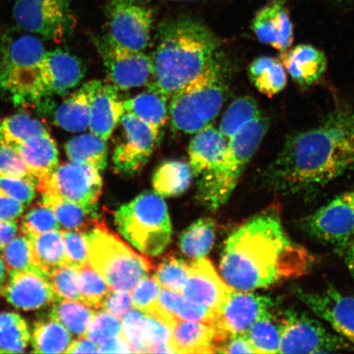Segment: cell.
I'll use <instances>...</instances> for the list:
<instances>
[{
    "label": "cell",
    "mask_w": 354,
    "mask_h": 354,
    "mask_svg": "<svg viewBox=\"0 0 354 354\" xmlns=\"http://www.w3.org/2000/svg\"><path fill=\"white\" fill-rule=\"evenodd\" d=\"M354 171V109L342 107L315 127L292 133L265 171L268 187L284 196L318 192Z\"/></svg>",
    "instance_id": "6da1fadb"
},
{
    "label": "cell",
    "mask_w": 354,
    "mask_h": 354,
    "mask_svg": "<svg viewBox=\"0 0 354 354\" xmlns=\"http://www.w3.org/2000/svg\"><path fill=\"white\" fill-rule=\"evenodd\" d=\"M315 259L292 240L276 212L254 216L229 236L221 272L234 290L252 291L306 275Z\"/></svg>",
    "instance_id": "7a4b0ae2"
},
{
    "label": "cell",
    "mask_w": 354,
    "mask_h": 354,
    "mask_svg": "<svg viewBox=\"0 0 354 354\" xmlns=\"http://www.w3.org/2000/svg\"><path fill=\"white\" fill-rule=\"evenodd\" d=\"M219 46L218 38L209 26L192 17L162 22L151 57L153 75L149 90L170 99L206 69L218 55Z\"/></svg>",
    "instance_id": "3957f363"
},
{
    "label": "cell",
    "mask_w": 354,
    "mask_h": 354,
    "mask_svg": "<svg viewBox=\"0 0 354 354\" xmlns=\"http://www.w3.org/2000/svg\"><path fill=\"white\" fill-rule=\"evenodd\" d=\"M228 88V71L216 55L198 77L171 97L169 118L174 130L196 134L218 117Z\"/></svg>",
    "instance_id": "277c9868"
},
{
    "label": "cell",
    "mask_w": 354,
    "mask_h": 354,
    "mask_svg": "<svg viewBox=\"0 0 354 354\" xmlns=\"http://www.w3.org/2000/svg\"><path fill=\"white\" fill-rule=\"evenodd\" d=\"M268 129V119L262 114L228 140L223 157L199 180L198 196L203 205L214 210L227 201Z\"/></svg>",
    "instance_id": "5b68a950"
},
{
    "label": "cell",
    "mask_w": 354,
    "mask_h": 354,
    "mask_svg": "<svg viewBox=\"0 0 354 354\" xmlns=\"http://www.w3.org/2000/svg\"><path fill=\"white\" fill-rule=\"evenodd\" d=\"M88 261L111 290L131 291L153 266L99 223L87 232Z\"/></svg>",
    "instance_id": "8992f818"
},
{
    "label": "cell",
    "mask_w": 354,
    "mask_h": 354,
    "mask_svg": "<svg viewBox=\"0 0 354 354\" xmlns=\"http://www.w3.org/2000/svg\"><path fill=\"white\" fill-rule=\"evenodd\" d=\"M115 223L123 237L144 254H160L169 245L170 216L166 203L157 193L141 194L122 205Z\"/></svg>",
    "instance_id": "52a82bcc"
},
{
    "label": "cell",
    "mask_w": 354,
    "mask_h": 354,
    "mask_svg": "<svg viewBox=\"0 0 354 354\" xmlns=\"http://www.w3.org/2000/svg\"><path fill=\"white\" fill-rule=\"evenodd\" d=\"M46 50L32 35L4 39L0 47V87L13 99L29 100Z\"/></svg>",
    "instance_id": "ba28073f"
},
{
    "label": "cell",
    "mask_w": 354,
    "mask_h": 354,
    "mask_svg": "<svg viewBox=\"0 0 354 354\" xmlns=\"http://www.w3.org/2000/svg\"><path fill=\"white\" fill-rule=\"evenodd\" d=\"M281 326L280 353H324L347 351L351 347L342 336L304 312L287 309Z\"/></svg>",
    "instance_id": "9c48e42d"
},
{
    "label": "cell",
    "mask_w": 354,
    "mask_h": 354,
    "mask_svg": "<svg viewBox=\"0 0 354 354\" xmlns=\"http://www.w3.org/2000/svg\"><path fill=\"white\" fill-rule=\"evenodd\" d=\"M102 189L100 171L71 161L57 165L50 175L37 181L42 196L59 197L88 209L96 207Z\"/></svg>",
    "instance_id": "30bf717a"
},
{
    "label": "cell",
    "mask_w": 354,
    "mask_h": 354,
    "mask_svg": "<svg viewBox=\"0 0 354 354\" xmlns=\"http://www.w3.org/2000/svg\"><path fill=\"white\" fill-rule=\"evenodd\" d=\"M108 32L119 46L137 52L148 48L154 21L151 8L140 0H112L106 6Z\"/></svg>",
    "instance_id": "8fae6325"
},
{
    "label": "cell",
    "mask_w": 354,
    "mask_h": 354,
    "mask_svg": "<svg viewBox=\"0 0 354 354\" xmlns=\"http://www.w3.org/2000/svg\"><path fill=\"white\" fill-rule=\"evenodd\" d=\"M71 0H15L12 13L21 30L59 43L72 30Z\"/></svg>",
    "instance_id": "7c38bea8"
},
{
    "label": "cell",
    "mask_w": 354,
    "mask_h": 354,
    "mask_svg": "<svg viewBox=\"0 0 354 354\" xmlns=\"http://www.w3.org/2000/svg\"><path fill=\"white\" fill-rule=\"evenodd\" d=\"M309 236L343 249L354 238V190L335 197L304 220Z\"/></svg>",
    "instance_id": "4fadbf2b"
},
{
    "label": "cell",
    "mask_w": 354,
    "mask_h": 354,
    "mask_svg": "<svg viewBox=\"0 0 354 354\" xmlns=\"http://www.w3.org/2000/svg\"><path fill=\"white\" fill-rule=\"evenodd\" d=\"M95 44L110 81L118 90L148 85L153 75L151 57L119 46L104 35L96 38Z\"/></svg>",
    "instance_id": "5bb4252c"
},
{
    "label": "cell",
    "mask_w": 354,
    "mask_h": 354,
    "mask_svg": "<svg viewBox=\"0 0 354 354\" xmlns=\"http://www.w3.org/2000/svg\"><path fill=\"white\" fill-rule=\"evenodd\" d=\"M274 306L268 296L233 290L212 325L218 332L219 343L231 336L246 334L256 322L272 313Z\"/></svg>",
    "instance_id": "9a60e30c"
},
{
    "label": "cell",
    "mask_w": 354,
    "mask_h": 354,
    "mask_svg": "<svg viewBox=\"0 0 354 354\" xmlns=\"http://www.w3.org/2000/svg\"><path fill=\"white\" fill-rule=\"evenodd\" d=\"M293 293L314 315L328 323L336 334L354 344V297L335 288L308 291L294 287Z\"/></svg>",
    "instance_id": "2e32d148"
},
{
    "label": "cell",
    "mask_w": 354,
    "mask_h": 354,
    "mask_svg": "<svg viewBox=\"0 0 354 354\" xmlns=\"http://www.w3.org/2000/svg\"><path fill=\"white\" fill-rule=\"evenodd\" d=\"M123 137L114 149V169L123 175H134L142 170L159 141L148 125L131 114L121 118Z\"/></svg>",
    "instance_id": "e0dca14e"
},
{
    "label": "cell",
    "mask_w": 354,
    "mask_h": 354,
    "mask_svg": "<svg viewBox=\"0 0 354 354\" xmlns=\"http://www.w3.org/2000/svg\"><path fill=\"white\" fill-rule=\"evenodd\" d=\"M83 76L82 64L76 57L62 50L46 51L29 100L65 95L81 82Z\"/></svg>",
    "instance_id": "ac0fdd59"
},
{
    "label": "cell",
    "mask_w": 354,
    "mask_h": 354,
    "mask_svg": "<svg viewBox=\"0 0 354 354\" xmlns=\"http://www.w3.org/2000/svg\"><path fill=\"white\" fill-rule=\"evenodd\" d=\"M233 290L219 277L210 261L201 258L189 264V277L181 294L216 315Z\"/></svg>",
    "instance_id": "d6986e66"
},
{
    "label": "cell",
    "mask_w": 354,
    "mask_h": 354,
    "mask_svg": "<svg viewBox=\"0 0 354 354\" xmlns=\"http://www.w3.org/2000/svg\"><path fill=\"white\" fill-rule=\"evenodd\" d=\"M1 295L13 307L24 311L41 309L59 299L48 277L39 270L10 273Z\"/></svg>",
    "instance_id": "ffe728a7"
},
{
    "label": "cell",
    "mask_w": 354,
    "mask_h": 354,
    "mask_svg": "<svg viewBox=\"0 0 354 354\" xmlns=\"http://www.w3.org/2000/svg\"><path fill=\"white\" fill-rule=\"evenodd\" d=\"M251 28L261 43L284 53L294 41L292 24L286 0H272L256 13Z\"/></svg>",
    "instance_id": "44dd1931"
},
{
    "label": "cell",
    "mask_w": 354,
    "mask_h": 354,
    "mask_svg": "<svg viewBox=\"0 0 354 354\" xmlns=\"http://www.w3.org/2000/svg\"><path fill=\"white\" fill-rule=\"evenodd\" d=\"M125 113L118 88L113 84L100 82L91 104L88 130L106 141L110 139Z\"/></svg>",
    "instance_id": "7402d4cb"
},
{
    "label": "cell",
    "mask_w": 354,
    "mask_h": 354,
    "mask_svg": "<svg viewBox=\"0 0 354 354\" xmlns=\"http://www.w3.org/2000/svg\"><path fill=\"white\" fill-rule=\"evenodd\" d=\"M281 62L290 77L301 87L312 86L321 81L327 66L324 53L310 44H299L282 53Z\"/></svg>",
    "instance_id": "603a6c76"
},
{
    "label": "cell",
    "mask_w": 354,
    "mask_h": 354,
    "mask_svg": "<svg viewBox=\"0 0 354 354\" xmlns=\"http://www.w3.org/2000/svg\"><path fill=\"white\" fill-rule=\"evenodd\" d=\"M227 145L228 140L214 126L196 133L188 150L193 175L202 176L214 168L223 157Z\"/></svg>",
    "instance_id": "cb8c5ba5"
},
{
    "label": "cell",
    "mask_w": 354,
    "mask_h": 354,
    "mask_svg": "<svg viewBox=\"0 0 354 354\" xmlns=\"http://www.w3.org/2000/svg\"><path fill=\"white\" fill-rule=\"evenodd\" d=\"M218 343V332L207 323L179 320L172 327L170 345L174 353H216Z\"/></svg>",
    "instance_id": "d4e9b609"
},
{
    "label": "cell",
    "mask_w": 354,
    "mask_h": 354,
    "mask_svg": "<svg viewBox=\"0 0 354 354\" xmlns=\"http://www.w3.org/2000/svg\"><path fill=\"white\" fill-rule=\"evenodd\" d=\"M15 149L37 181L50 175L59 165V149L48 131L33 136Z\"/></svg>",
    "instance_id": "484cf974"
},
{
    "label": "cell",
    "mask_w": 354,
    "mask_h": 354,
    "mask_svg": "<svg viewBox=\"0 0 354 354\" xmlns=\"http://www.w3.org/2000/svg\"><path fill=\"white\" fill-rule=\"evenodd\" d=\"M100 81H91L71 94L57 109L55 122L66 131L80 132L88 129L93 94Z\"/></svg>",
    "instance_id": "4316f807"
},
{
    "label": "cell",
    "mask_w": 354,
    "mask_h": 354,
    "mask_svg": "<svg viewBox=\"0 0 354 354\" xmlns=\"http://www.w3.org/2000/svg\"><path fill=\"white\" fill-rule=\"evenodd\" d=\"M167 100L160 93L148 88L142 94L123 101V107L125 113L131 114L151 128L160 141L162 128L169 118Z\"/></svg>",
    "instance_id": "83f0119b"
},
{
    "label": "cell",
    "mask_w": 354,
    "mask_h": 354,
    "mask_svg": "<svg viewBox=\"0 0 354 354\" xmlns=\"http://www.w3.org/2000/svg\"><path fill=\"white\" fill-rule=\"evenodd\" d=\"M41 202L54 212L61 229L88 232L100 223L96 207L88 209L52 196H42Z\"/></svg>",
    "instance_id": "f1b7e54d"
},
{
    "label": "cell",
    "mask_w": 354,
    "mask_h": 354,
    "mask_svg": "<svg viewBox=\"0 0 354 354\" xmlns=\"http://www.w3.org/2000/svg\"><path fill=\"white\" fill-rule=\"evenodd\" d=\"M73 340L70 332L50 314L35 322L30 338L35 353H66Z\"/></svg>",
    "instance_id": "f546056e"
},
{
    "label": "cell",
    "mask_w": 354,
    "mask_h": 354,
    "mask_svg": "<svg viewBox=\"0 0 354 354\" xmlns=\"http://www.w3.org/2000/svg\"><path fill=\"white\" fill-rule=\"evenodd\" d=\"M26 237L29 240L35 268L46 276L53 270L66 266L64 243L60 230Z\"/></svg>",
    "instance_id": "4dcf8cb0"
},
{
    "label": "cell",
    "mask_w": 354,
    "mask_h": 354,
    "mask_svg": "<svg viewBox=\"0 0 354 354\" xmlns=\"http://www.w3.org/2000/svg\"><path fill=\"white\" fill-rule=\"evenodd\" d=\"M281 60L263 56L256 59L250 66V79L262 94L273 97L281 93L287 85V73Z\"/></svg>",
    "instance_id": "1f68e13d"
},
{
    "label": "cell",
    "mask_w": 354,
    "mask_h": 354,
    "mask_svg": "<svg viewBox=\"0 0 354 354\" xmlns=\"http://www.w3.org/2000/svg\"><path fill=\"white\" fill-rule=\"evenodd\" d=\"M69 161L94 167L103 171L108 165L107 141L90 133L75 137L65 145Z\"/></svg>",
    "instance_id": "d6a6232c"
},
{
    "label": "cell",
    "mask_w": 354,
    "mask_h": 354,
    "mask_svg": "<svg viewBox=\"0 0 354 354\" xmlns=\"http://www.w3.org/2000/svg\"><path fill=\"white\" fill-rule=\"evenodd\" d=\"M95 313L94 309L80 301L59 298L53 303L50 315L77 339L86 336Z\"/></svg>",
    "instance_id": "836d02e7"
},
{
    "label": "cell",
    "mask_w": 354,
    "mask_h": 354,
    "mask_svg": "<svg viewBox=\"0 0 354 354\" xmlns=\"http://www.w3.org/2000/svg\"><path fill=\"white\" fill-rule=\"evenodd\" d=\"M193 172L187 163L167 161L159 166L153 177V187L160 196H176L189 187Z\"/></svg>",
    "instance_id": "e575fe53"
},
{
    "label": "cell",
    "mask_w": 354,
    "mask_h": 354,
    "mask_svg": "<svg viewBox=\"0 0 354 354\" xmlns=\"http://www.w3.org/2000/svg\"><path fill=\"white\" fill-rule=\"evenodd\" d=\"M47 131L41 121L28 114L17 113L0 119V144L15 149L33 136Z\"/></svg>",
    "instance_id": "d590c367"
},
{
    "label": "cell",
    "mask_w": 354,
    "mask_h": 354,
    "mask_svg": "<svg viewBox=\"0 0 354 354\" xmlns=\"http://www.w3.org/2000/svg\"><path fill=\"white\" fill-rule=\"evenodd\" d=\"M30 338L28 322L19 313H0V353H24Z\"/></svg>",
    "instance_id": "8d00e7d4"
},
{
    "label": "cell",
    "mask_w": 354,
    "mask_h": 354,
    "mask_svg": "<svg viewBox=\"0 0 354 354\" xmlns=\"http://www.w3.org/2000/svg\"><path fill=\"white\" fill-rule=\"evenodd\" d=\"M262 115L258 103L250 96H243L234 100L225 111L220 122L219 131L229 140L248 123Z\"/></svg>",
    "instance_id": "74e56055"
},
{
    "label": "cell",
    "mask_w": 354,
    "mask_h": 354,
    "mask_svg": "<svg viewBox=\"0 0 354 354\" xmlns=\"http://www.w3.org/2000/svg\"><path fill=\"white\" fill-rule=\"evenodd\" d=\"M214 239V221L210 218H203L190 225L181 234L180 250L190 258L201 259L210 251Z\"/></svg>",
    "instance_id": "f35d334b"
},
{
    "label": "cell",
    "mask_w": 354,
    "mask_h": 354,
    "mask_svg": "<svg viewBox=\"0 0 354 354\" xmlns=\"http://www.w3.org/2000/svg\"><path fill=\"white\" fill-rule=\"evenodd\" d=\"M245 335L257 353H280V322H276L272 312L256 322Z\"/></svg>",
    "instance_id": "ab89813d"
},
{
    "label": "cell",
    "mask_w": 354,
    "mask_h": 354,
    "mask_svg": "<svg viewBox=\"0 0 354 354\" xmlns=\"http://www.w3.org/2000/svg\"><path fill=\"white\" fill-rule=\"evenodd\" d=\"M76 269L82 302L93 309H101L104 301L112 290L90 263Z\"/></svg>",
    "instance_id": "60d3db41"
},
{
    "label": "cell",
    "mask_w": 354,
    "mask_h": 354,
    "mask_svg": "<svg viewBox=\"0 0 354 354\" xmlns=\"http://www.w3.org/2000/svg\"><path fill=\"white\" fill-rule=\"evenodd\" d=\"M8 274L17 272L38 271L33 263L28 238L22 234L8 243L1 251ZM41 271V270H39Z\"/></svg>",
    "instance_id": "b9f144b4"
},
{
    "label": "cell",
    "mask_w": 354,
    "mask_h": 354,
    "mask_svg": "<svg viewBox=\"0 0 354 354\" xmlns=\"http://www.w3.org/2000/svg\"><path fill=\"white\" fill-rule=\"evenodd\" d=\"M20 229L25 236H30L56 231L61 227L54 212L41 202L26 212Z\"/></svg>",
    "instance_id": "7bdbcfd3"
},
{
    "label": "cell",
    "mask_w": 354,
    "mask_h": 354,
    "mask_svg": "<svg viewBox=\"0 0 354 354\" xmlns=\"http://www.w3.org/2000/svg\"><path fill=\"white\" fill-rule=\"evenodd\" d=\"M189 271V264L183 260L171 257L158 266L153 277L156 279L162 289L178 292L181 294L187 281Z\"/></svg>",
    "instance_id": "ee69618b"
},
{
    "label": "cell",
    "mask_w": 354,
    "mask_h": 354,
    "mask_svg": "<svg viewBox=\"0 0 354 354\" xmlns=\"http://www.w3.org/2000/svg\"><path fill=\"white\" fill-rule=\"evenodd\" d=\"M146 314L132 309L122 319L121 336L129 344L132 353H148L149 346L145 336Z\"/></svg>",
    "instance_id": "f6af8a7d"
},
{
    "label": "cell",
    "mask_w": 354,
    "mask_h": 354,
    "mask_svg": "<svg viewBox=\"0 0 354 354\" xmlns=\"http://www.w3.org/2000/svg\"><path fill=\"white\" fill-rule=\"evenodd\" d=\"M122 322L112 314L101 310L96 313L86 334V337L100 346L109 339L121 335Z\"/></svg>",
    "instance_id": "bcb514c9"
},
{
    "label": "cell",
    "mask_w": 354,
    "mask_h": 354,
    "mask_svg": "<svg viewBox=\"0 0 354 354\" xmlns=\"http://www.w3.org/2000/svg\"><path fill=\"white\" fill-rule=\"evenodd\" d=\"M47 277L57 297L82 302L76 268L63 266L53 270Z\"/></svg>",
    "instance_id": "7dc6e473"
},
{
    "label": "cell",
    "mask_w": 354,
    "mask_h": 354,
    "mask_svg": "<svg viewBox=\"0 0 354 354\" xmlns=\"http://www.w3.org/2000/svg\"><path fill=\"white\" fill-rule=\"evenodd\" d=\"M64 243L66 265L74 268L88 263L87 232L61 230Z\"/></svg>",
    "instance_id": "c3c4849f"
},
{
    "label": "cell",
    "mask_w": 354,
    "mask_h": 354,
    "mask_svg": "<svg viewBox=\"0 0 354 354\" xmlns=\"http://www.w3.org/2000/svg\"><path fill=\"white\" fill-rule=\"evenodd\" d=\"M37 190V180L35 178L0 176V193L16 199L25 206L32 203Z\"/></svg>",
    "instance_id": "681fc988"
},
{
    "label": "cell",
    "mask_w": 354,
    "mask_h": 354,
    "mask_svg": "<svg viewBox=\"0 0 354 354\" xmlns=\"http://www.w3.org/2000/svg\"><path fill=\"white\" fill-rule=\"evenodd\" d=\"M162 289V286L154 277H144L133 288L132 292L131 291L134 308L147 313L156 302Z\"/></svg>",
    "instance_id": "f907efd6"
},
{
    "label": "cell",
    "mask_w": 354,
    "mask_h": 354,
    "mask_svg": "<svg viewBox=\"0 0 354 354\" xmlns=\"http://www.w3.org/2000/svg\"><path fill=\"white\" fill-rule=\"evenodd\" d=\"M171 335L172 329L165 322L146 314L145 336L149 346L148 353H153L155 348L162 345H170Z\"/></svg>",
    "instance_id": "816d5d0a"
},
{
    "label": "cell",
    "mask_w": 354,
    "mask_h": 354,
    "mask_svg": "<svg viewBox=\"0 0 354 354\" xmlns=\"http://www.w3.org/2000/svg\"><path fill=\"white\" fill-rule=\"evenodd\" d=\"M0 176L34 178L17 149L3 144H0Z\"/></svg>",
    "instance_id": "f5cc1de1"
},
{
    "label": "cell",
    "mask_w": 354,
    "mask_h": 354,
    "mask_svg": "<svg viewBox=\"0 0 354 354\" xmlns=\"http://www.w3.org/2000/svg\"><path fill=\"white\" fill-rule=\"evenodd\" d=\"M132 309H134V305L131 292L124 290H111L101 308V310H104L120 320Z\"/></svg>",
    "instance_id": "db71d44e"
},
{
    "label": "cell",
    "mask_w": 354,
    "mask_h": 354,
    "mask_svg": "<svg viewBox=\"0 0 354 354\" xmlns=\"http://www.w3.org/2000/svg\"><path fill=\"white\" fill-rule=\"evenodd\" d=\"M221 353H257L245 335H237L221 340L216 348Z\"/></svg>",
    "instance_id": "11a10c76"
},
{
    "label": "cell",
    "mask_w": 354,
    "mask_h": 354,
    "mask_svg": "<svg viewBox=\"0 0 354 354\" xmlns=\"http://www.w3.org/2000/svg\"><path fill=\"white\" fill-rule=\"evenodd\" d=\"M25 207L24 203L0 193V221H17L24 214Z\"/></svg>",
    "instance_id": "9f6ffc18"
},
{
    "label": "cell",
    "mask_w": 354,
    "mask_h": 354,
    "mask_svg": "<svg viewBox=\"0 0 354 354\" xmlns=\"http://www.w3.org/2000/svg\"><path fill=\"white\" fill-rule=\"evenodd\" d=\"M19 232L17 221H0V252L13 239L19 236Z\"/></svg>",
    "instance_id": "6f0895ef"
},
{
    "label": "cell",
    "mask_w": 354,
    "mask_h": 354,
    "mask_svg": "<svg viewBox=\"0 0 354 354\" xmlns=\"http://www.w3.org/2000/svg\"><path fill=\"white\" fill-rule=\"evenodd\" d=\"M99 353H132L131 349L125 339L121 335L113 339H111L109 342L101 344L99 348Z\"/></svg>",
    "instance_id": "680465c9"
},
{
    "label": "cell",
    "mask_w": 354,
    "mask_h": 354,
    "mask_svg": "<svg viewBox=\"0 0 354 354\" xmlns=\"http://www.w3.org/2000/svg\"><path fill=\"white\" fill-rule=\"evenodd\" d=\"M99 348L98 344L84 336V337L74 339L66 353H99Z\"/></svg>",
    "instance_id": "91938a15"
},
{
    "label": "cell",
    "mask_w": 354,
    "mask_h": 354,
    "mask_svg": "<svg viewBox=\"0 0 354 354\" xmlns=\"http://www.w3.org/2000/svg\"><path fill=\"white\" fill-rule=\"evenodd\" d=\"M342 250H344V263L354 277V238Z\"/></svg>",
    "instance_id": "94428289"
},
{
    "label": "cell",
    "mask_w": 354,
    "mask_h": 354,
    "mask_svg": "<svg viewBox=\"0 0 354 354\" xmlns=\"http://www.w3.org/2000/svg\"><path fill=\"white\" fill-rule=\"evenodd\" d=\"M8 277H10V274H8L2 257L0 256V295H2L4 288H6L7 285Z\"/></svg>",
    "instance_id": "6125c7cd"
},
{
    "label": "cell",
    "mask_w": 354,
    "mask_h": 354,
    "mask_svg": "<svg viewBox=\"0 0 354 354\" xmlns=\"http://www.w3.org/2000/svg\"><path fill=\"white\" fill-rule=\"evenodd\" d=\"M171 1H175V2H198V1H201V0H171Z\"/></svg>",
    "instance_id": "be15d7a7"
},
{
    "label": "cell",
    "mask_w": 354,
    "mask_h": 354,
    "mask_svg": "<svg viewBox=\"0 0 354 354\" xmlns=\"http://www.w3.org/2000/svg\"><path fill=\"white\" fill-rule=\"evenodd\" d=\"M354 190V189H353Z\"/></svg>",
    "instance_id": "e7e4bbea"
}]
</instances>
